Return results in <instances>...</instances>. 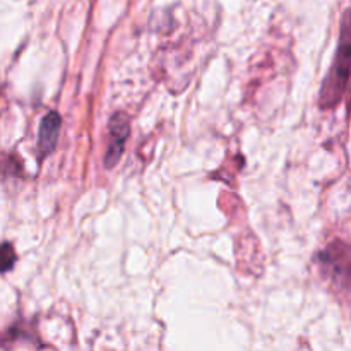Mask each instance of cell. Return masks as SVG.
<instances>
[{"mask_svg":"<svg viewBox=\"0 0 351 351\" xmlns=\"http://www.w3.org/2000/svg\"><path fill=\"white\" fill-rule=\"evenodd\" d=\"M108 132H110V146L105 153V163L106 168H113L120 161L123 153V147H125L127 139H129L130 132V120L127 117V113L117 112L113 113V117L110 119L108 123Z\"/></svg>","mask_w":351,"mask_h":351,"instance_id":"7a4b0ae2","label":"cell"},{"mask_svg":"<svg viewBox=\"0 0 351 351\" xmlns=\"http://www.w3.org/2000/svg\"><path fill=\"white\" fill-rule=\"evenodd\" d=\"M350 64H351V34H350V12H345L341 26V41H339L338 55L332 69L329 71L328 79L324 81L321 89V103L322 108H335L343 99L346 93L350 77Z\"/></svg>","mask_w":351,"mask_h":351,"instance_id":"6da1fadb","label":"cell"},{"mask_svg":"<svg viewBox=\"0 0 351 351\" xmlns=\"http://www.w3.org/2000/svg\"><path fill=\"white\" fill-rule=\"evenodd\" d=\"M9 160H10V163H14V158H9ZM3 161H5V160H3ZM5 163H7V161H5ZM7 165H9V163H7ZM7 171L10 173V168H7V170H2V173H7Z\"/></svg>","mask_w":351,"mask_h":351,"instance_id":"5b68a950","label":"cell"},{"mask_svg":"<svg viewBox=\"0 0 351 351\" xmlns=\"http://www.w3.org/2000/svg\"><path fill=\"white\" fill-rule=\"evenodd\" d=\"M60 127L62 119L57 112H50L43 117L40 123V132H38V156H40V160H43L55 149Z\"/></svg>","mask_w":351,"mask_h":351,"instance_id":"3957f363","label":"cell"},{"mask_svg":"<svg viewBox=\"0 0 351 351\" xmlns=\"http://www.w3.org/2000/svg\"><path fill=\"white\" fill-rule=\"evenodd\" d=\"M16 252L10 243H2L0 245V273H7L14 267L16 264Z\"/></svg>","mask_w":351,"mask_h":351,"instance_id":"277c9868","label":"cell"}]
</instances>
